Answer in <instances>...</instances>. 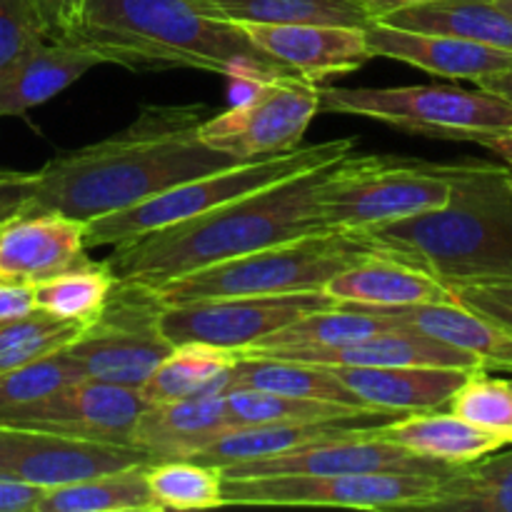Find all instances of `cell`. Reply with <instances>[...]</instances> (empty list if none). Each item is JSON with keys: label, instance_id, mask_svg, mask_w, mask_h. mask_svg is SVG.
Here are the masks:
<instances>
[{"label": "cell", "instance_id": "27", "mask_svg": "<svg viewBox=\"0 0 512 512\" xmlns=\"http://www.w3.org/2000/svg\"><path fill=\"white\" fill-rule=\"evenodd\" d=\"M393 310L408 328L433 335L465 353H473L485 365V370H510L512 373V330L503 325L463 308L455 300L405 305V308Z\"/></svg>", "mask_w": 512, "mask_h": 512}, {"label": "cell", "instance_id": "3", "mask_svg": "<svg viewBox=\"0 0 512 512\" xmlns=\"http://www.w3.org/2000/svg\"><path fill=\"white\" fill-rule=\"evenodd\" d=\"M450 198L440 208L363 230L378 253L450 288L512 278V173L488 160L445 163Z\"/></svg>", "mask_w": 512, "mask_h": 512}, {"label": "cell", "instance_id": "4", "mask_svg": "<svg viewBox=\"0 0 512 512\" xmlns=\"http://www.w3.org/2000/svg\"><path fill=\"white\" fill-rule=\"evenodd\" d=\"M75 38L130 70L190 68L225 78L240 63L283 65L238 23L210 15L200 0H85L83 28Z\"/></svg>", "mask_w": 512, "mask_h": 512}, {"label": "cell", "instance_id": "1", "mask_svg": "<svg viewBox=\"0 0 512 512\" xmlns=\"http://www.w3.org/2000/svg\"><path fill=\"white\" fill-rule=\"evenodd\" d=\"M205 113L210 108L203 103L143 105L138 118L120 133L33 170L25 205L88 223L145 203L185 180L238 165L203 143Z\"/></svg>", "mask_w": 512, "mask_h": 512}, {"label": "cell", "instance_id": "21", "mask_svg": "<svg viewBox=\"0 0 512 512\" xmlns=\"http://www.w3.org/2000/svg\"><path fill=\"white\" fill-rule=\"evenodd\" d=\"M403 320L393 308H365V305L338 303L333 308L313 310L293 320L278 333L258 340L245 348L250 355H273V358L308 360L310 355L338 350L350 343L370 338L375 333L403 328Z\"/></svg>", "mask_w": 512, "mask_h": 512}, {"label": "cell", "instance_id": "45", "mask_svg": "<svg viewBox=\"0 0 512 512\" xmlns=\"http://www.w3.org/2000/svg\"><path fill=\"white\" fill-rule=\"evenodd\" d=\"M43 493L38 485L0 478V512H35Z\"/></svg>", "mask_w": 512, "mask_h": 512}, {"label": "cell", "instance_id": "46", "mask_svg": "<svg viewBox=\"0 0 512 512\" xmlns=\"http://www.w3.org/2000/svg\"><path fill=\"white\" fill-rule=\"evenodd\" d=\"M478 88L488 90V93L498 95V98L508 100L512 105V68L510 70H503V73H495V75H488V78L478 80Z\"/></svg>", "mask_w": 512, "mask_h": 512}, {"label": "cell", "instance_id": "11", "mask_svg": "<svg viewBox=\"0 0 512 512\" xmlns=\"http://www.w3.org/2000/svg\"><path fill=\"white\" fill-rule=\"evenodd\" d=\"M318 110L320 85L283 73L265 80L243 103L208 115L200 125V138L238 163H253L303 145L305 130Z\"/></svg>", "mask_w": 512, "mask_h": 512}, {"label": "cell", "instance_id": "15", "mask_svg": "<svg viewBox=\"0 0 512 512\" xmlns=\"http://www.w3.org/2000/svg\"><path fill=\"white\" fill-rule=\"evenodd\" d=\"M453 465L420 458L400 445L388 443L375 430L345 438L300 445L273 458L220 468L223 478L258 475H345V473H445Z\"/></svg>", "mask_w": 512, "mask_h": 512}, {"label": "cell", "instance_id": "41", "mask_svg": "<svg viewBox=\"0 0 512 512\" xmlns=\"http://www.w3.org/2000/svg\"><path fill=\"white\" fill-rule=\"evenodd\" d=\"M448 290L458 305L512 330V278L458 283Z\"/></svg>", "mask_w": 512, "mask_h": 512}, {"label": "cell", "instance_id": "28", "mask_svg": "<svg viewBox=\"0 0 512 512\" xmlns=\"http://www.w3.org/2000/svg\"><path fill=\"white\" fill-rule=\"evenodd\" d=\"M380 23L418 33H440L512 50V15L495 0H425L380 18Z\"/></svg>", "mask_w": 512, "mask_h": 512}, {"label": "cell", "instance_id": "19", "mask_svg": "<svg viewBox=\"0 0 512 512\" xmlns=\"http://www.w3.org/2000/svg\"><path fill=\"white\" fill-rule=\"evenodd\" d=\"M373 58H390L450 80H478L512 68V50L490 48L473 40L440 33H418L385 25L380 20L365 28Z\"/></svg>", "mask_w": 512, "mask_h": 512}, {"label": "cell", "instance_id": "16", "mask_svg": "<svg viewBox=\"0 0 512 512\" xmlns=\"http://www.w3.org/2000/svg\"><path fill=\"white\" fill-rule=\"evenodd\" d=\"M88 255L85 223L55 210L20 205L0 220V278L38 285Z\"/></svg>", "mask_w": 512, "mask_h": 512}, {"label": "cell", "instance_id": "47", "mask_svg": "<svg viewBox=\"0 0 512 512\" xmlns=\"http://www.w3.org/2000/svg\"><path fill=\"white\" fill-rule=\"evenodd\" d=\"M360 3H363V8L368 10L370 18L380 20V18H385L388 13H393V10L408 8V5L425 3V0H360Z\"/></svg>", "mask_w": 512, "mask_h": 512}, {"label": "cell", "instance_id": "36", "mask_svg": "<svg viewBox=\"0 0 512 512\" xmlns=\"http://www.w3.org/2000/svg\"><path fill=\"white\" fill-rule=\"evenodd\" d=\"M225 413L233 428L240 425H265V423H308V420H333L353 415L368 408H345V405L323 403V400L290 398L265 390L233 388L223 393Z\"/></svg>", "mask_w": 512, "mask_h": 512}, {"label": "cell", "instance_id": "23", "mask_svg": "<svg viewBox=\"0 0 512 512\" xmlns=\"http://www.w3.org/2000/svg\"><path fill=\"white\" fill-rule=\"evenodd\" d=\"M223 395L148 403L133 430V445L153 460L193 458L230 430Z\"/></svg>", "mask_w": 512, "mask_h": 512}, {"label": "cell", "instance_id": "37", "mask_svg": "<svg viewBox=\"0 0 512 512\" xmlns=\"http://www.w3.org/2000/svg\"><path fill=\"white\" fill-rule=\"evenodd\" d=\"M488 373L490 370L485 368L473 370L455 390L448 410L475 428L500 438L505 445H512V383Z\"/></svg>", "mask_w": 512, "mask_h": 512}, {"label": "cell", "instance_id": "9", "mask_svg": "<svg viewBox=\"0 0 512 512\" xmlns=\"http://www.w3.org/2000/svg\"><path fill=\"white\" fill-rule=\"evenodd\" d=\"M165 303L150 285L120 280L103 310L65 345L85 378L140 388L173 343L160 330Z\"/></svg>", "mask_w": 512, "mask_h": 512}, {"label": "cell", "instance_id": "43", "mask_svg": "<svg viewBox=\"0 0 512 512\" xmlns=\"http://www.w3.org/2000/svg\"><path fill=\"white\" fill-rule=\"evenodd\" d=\"M35 310H38V305H35V285L0 278V323L25 318Z\"/></svg>", "mask_w": 512, "mask_h": 512}, {"label": "cell", "instance_id": "25", "mask_svg": "<svg viewBox=\"0 0 512 512\" xmlns=\"http://www.w3.org/2000/svg\"><path fill=\"white\" fill-rule=\"evenodd\" d=\"M305 363L345 365V368H405V365L458 370L485 368L473 353H465L455 345L443 343V340L408 328V325L375 333L370 338L358 340V343L345 345V348L310 355Z\"/></svg>", "mask_w": 512, "mask_h": 512}, {"label": "cell", "instance_id": "44", "mask_svg": "<svg viewBox=\"0 0 512 512\" xmlns=\"http://www.w3.org/2000/svg\"><path fill=\"white\" fill-rule=\"evenodd\" d=\"M30 185H33V173L0 168V220L28 200Z\"/></svg>", "mask_w": 512, "mask_h": 512}, {"label": "cell", "instance_id": "26", "mask_svg": "<svg viewBox=\"0 0 512 512\" xmlns=\"http://www.w3.org/2000/svg\"><path fill=\"white\" fill-rule=\"evenodd\" d=\"M388 443L400 445L420 458L443 465H465L508 445L495 435L475 428L453 410H430V413L400 415L385 428L375 430Z\"/></svg>", "mask_w": 512, "mask_h": 512}, {"label": "cell", "instance_id": "29", "mask_svg": "<svg viewBox=\"0 0 512 512\" xmlns=\"http://www.w3.org/2000/svg\"><path fill=\"white\" fill-rule=\"evenodd\" d=\"M240 353L208 343L173 345L168 358L140 385L145 403L223 395Z\"/></svg>", "mask_w": 512, "mask_h": 512}, {"label": "cell", "instance_id": "12", "mask_svg": "<svg viewBox=\"0 0 512 512\" xmlns=\"http://www.w3.org/2000/svg\"><path fill=\"white\" fill-rule=\"evenodd\" d=\"M333 305L338 303L325 290L165 303L160 313V330L173 345L208 343L243 353L245 348L268 338L270 333H278L293 320Z\"/></svg>", "mask_w": 512, "mask_h": 512}, {"label": "cell", "instance_id": "24", "mask_svg": "<svg viewBox=\"0 0 512 512\" xmlns=\"http://www.w3.org/2000/svg\"><path fill=\"white\" fill-rule=\"evenodd\" d=\"M323 290L335 303L365 308H405L453 300L450 290L433 275L378 250L360 258L343 273L333 275Z\"/></svg>", "mask_w": 512, "mask_h": 512}, {"label": "cell", "instance_id": "6", "mask_svg": "<svg viewBox=\"0 0 512 512\" xmlns=\"http://www.w3.org/2000/svg\"><path fill=\"white\" fill-rule=\"evenodd\" d=\"M353 150L355 138L325 140V143L298 145L290 153L270 155V158L253 160V163L230 165V168L185 180V183L163 190V193L153 195V198L133 205V208L88 220L85 223V248H113V245L153 233L165 225L208 213L218 205L243 198V195L255 193L260 188H268V185L290 178V175L323 168V165L345 158Z\"/></svg>", "mask_w": 512, "mask_h": 512}, {"label": "cell", "instance_id": "14", "mask_svg": "<svg viewBox=\"0 0 512 512\" xmlns=\"http://www.w3.org/2000/svg\"><path fill=\"white\" fill-rule=\"evenodd\" d=\"M150 463L135 445H105L63 438L43 430L0 425V478L38 488H58L90 475Z\"/></svg>", "mask_w": 512, "mask_h": 512}, {"label": "cell", "instance_id": "20", "mask_svg": "<svg viewBox=\"0 0 512 512\" xmlns=\"http://www.w3.org/2000/svg\"><path fill=\"white\" fill-rule=\"evenodd\" d=\"M108 55L83 38L43 40L0 75V118H18L48 103Z\"/></svg>", "mask_w": 512, "mask_h": 512}, {"label": "cell", "instance_id": "40", "mask_svg": "<svg viewBox=\"0 0 512 512\" xmlns=\"http://www.w3.org/2000/svg\"><path fill=\"white\" fill-rule=\"evenodd\" d=\"M43 40L48 33L33 0H0V75Z\"/></svg>", "mask_w": 512, "mask_h": 512}, {"label": "cell", "instance_id": "22", "mask_svg": "<svg viewBox=\"0 0 512 512\" xmlns=\"http://www.w3.org/2000/svg\"><path fill=\"white\" fill-rule=\"evenodd\" d=\"M328 368L338 375L350 393L358 395L363 405L400 415L445 410L455 390L473 373V370L423 368V365H405V368L328 365Z\"/></svg>", "mask_w": 512, "mask_h": 512}, {"label": "cell", "instance_id": "2", "mask_svg": "<svg viewBox=\"0 0 512 512\" xmlns=\"http://www.w3.org/2000/svg\"><path fill=\"white\" fill-rule=\"evenodd\" d=\"M330 165L290 175L208 213L113 245L105 263L115 278L158 285L268 245L328 233L318 195Z\"/></svg>", "mask_w": 512, "mask_h": 512}, {"label": "cell", "instance_id": "33", "mask_svg": "<svg viewBox=\"0 0 512 512\" xmlns=\"http://www.w3.org/2000/svg\"><path fill=\"white\" fill-rule=\"evenodd\" d=\"M200 5L238 25H348L365 30L373 23L360 0H200Z\"/></svg>", "mask_w": 512, "mask_h": 512}, {"label": "cell", "instance_id": "5", "mask_svg": "<svg viewBox=\"0 0 512 512\" xmlns=\"http://www.w3.org/2000/svg\"><path fill=\"white\" fill-rule=\"evenodd\" d=\"M370 253H375V248L363 235L328 230L268 245L150 288L168 305L233 295L305 293L323 290L333 275Z\"/></svg>", "mask_w": 512, "mask_h": 512}, {"label": "cell", "instance_id": "10", "mask_svg": "<svg viewBox=\"0 0 512 512\" xmlns=\"http://www.w3.org/2000/svg\"><path fill=\"white\" fill-rule=\"evenodd\" d=\"M448 473V470H445ZM445 473H345L223 478L225 505L425 510Z\"/></svg>", "mask_w": 512, "mask_h": 512}, {"label": "cell", "instance_id": "8", "mask_svg": "<svg viewBox=\"0 0 512 512\" xmlns=\"http://www.w3.org/2000/svg\"><path fill=\"white\" fill-rule=\"evenodd\" d=\"M320 110L380 120L410 135L480 143L510 133L512 105L483 88L400 85V88H320Z\"/></svg>", "mask_w": 512, "mask_h": 512}, {"label": "cell", "instance_id": "32", "mask_svg": "<svg viewBox=\"0 0 512 512\" xmlns=\"http://www.w3.org/2000/svg\"><path fill=\"white\" fill-rule=\"evenodd\" d=\"M425 510L512 512V450L453 465L440 478Z\"/></svg>", "mask_w": 512, "mask_h": 512}, {"label": "cell", "instance_id": "34", "mask_svg": "<svg viewBox=\"0 0 512 512\" xmlns=\"http://www.w3.org/2000/svg\"><path fill=\"white\" fill-rule=\"evenodd\" d=\"M115 283L118 278L105 260H93L85 255L63 273L40 280L35 285V305L65 323L85 325L103 310Z\"/></svg>", "mask_w": 512, "mask_h": 512}, {"label": "cell", "instance_id": "18", "mask_svg": "<svg viewBox=\"0 0 512 512\" xmlns=\"http://www.w3.org/2000/svg\"><path fill=\"white\" fill-rule=\"evenodd\" d=\"M395 418H400V413L368 408L333 420L240 425V428H230L215 440H210L200 453H195L188 460H198V463L213 465V468H228V465L250 463V460L273 458V455L288 453V450L318 443V440L370 433V430L385 428Z\"/></svg>", "mask_w": 512, "mask_h": 512}, {"label": "cell", "instance_id": "13", "mask_svg": "<svg viewBox=\"0 0 512 512\" xmlns=\"http://www.w3.org/2000/svg\"><path fill=\"white\" fill-rule=\"evenodd\" d=\"M145 398L138 388L78 378L55 393L13 410L0 425L43 430L73 440L105 445H133V430Z\"/></svg>", "mask_w": 512, "mask_h": 512}, {"label": "cell", "instance_id": "39", "mask_svg": "<svg viewBox=\"0 0 512 512\" xmlns=\"http://www.w3.org/2000/svg\"><path fill=\"white\" fill-rule=\"evenodd\" d=\"M80 330H83L80 323H65L43 310L0 323V373H8L40 355L65 348Z\"/></svg>", "mask_w": 512, "mask_h": 512}, {"label": "cell", "instance_id": "38", "mask_svg": "<svg viewBox=\"0 0 512 512\" xmlns=\"http://www.w3.org/2000/svg\"><path fill=\"white\" fill-rule=\"evenodd\" d=\"M78 378H85L83 370L65 348L40 355L8 373H0V418L55 393Z\"/></svg>", "mask_w": 512, "mask_h": 512}, {"label": "cell", "instance_id": "42", "mask_svg": "<svg viewBox=\"0 0 512 512\" xmlns=\"http://www.w3.org/2000/svg\"><path fill=\"white\" fill-rule=\"evenodd\" d=\"M45 33L53 40L75 38L83 28L85 0H33Z\"/></svg>", "mask_w": 512, "mask_h": 512}, {"label": "cell", "instance_id": "48", "mask_svg": "<svg viewBox=\"0 0 512 512\" xmlns=\"http://www.w3.org/2000/svg\"><path fill=\"white\" fill-rule=\"evenodd\" d=\"M478 145L493 150L498 158H503V163L508 165L510 173H512V130L510 133H500V135H490V138H483Z\"/></svg>", "mask_w": 512, "mask_h": 512}, {"label": "cell", "instance_id": "30", "mask_svg": "<svg viewBox=\"0 0 512 512\" xmlns=\"http://www.w3.org/2000/svg\"><path fill=\"white\" fill-rule=\"evenodd\" d=\"M250 388L265 393L290 395V398L323 400V403L345 405V408H368L350 393L328 365L305 363V360L273 358V355L240 353L230 375L228 390Z\"/></svg>", "mask_w": 512, "mask_h": 512}, {"label": "cell", "instance_id": "7", "mask_svg": "<svg viewBox=\"0 0 512 512\" xmlns=\"http://www.w3.org/2000/svg\"><path fill=\"white\" fill-rule=\"evenodd\" d=\"M450 198L445 163L355 155L335 160L318 195L325 228L335 233H363L375 225L440 208Z\"/></svg>", "mask_w": 512, "mask_h": 512}, {"label": "cell", "instance_id": "49", "mask_svg": "<svg viewBox=\"0 0 512 512\" xmlns=\"http://www.w3.org/2000/svg\"><path fill=\"white\" fill-rule=\"evenodd\" d=\"M495 3H498V5H500V8H503V10H505V13H508V15H512V0H495Z\"/></svg>", "mask_w": 512, "mask_h": 512}, {"label": "cell", "instance_id": "35", "mask_svg": "<svg viewBox=\"0 0 512 512\" xmlns=\"http://www.w3.org/2000/svg\"><path fill=\"white\" fill-rule=\"evenodd\" d=\"M155 512L225 508L223 473L198 460H153L145 465Z\"/></svg>", "mask_w": 512, "mask_h": 512}, {"label": "cell", "instance_id": "50", "mask_svg": "<svg viewBox=\"0 0 512 512\" xmlns=\"http://www.w3.org/2000/svg\"><path fill=\"white\" fill-rule=\"evenodd\" d=\"M510 383H512V380H510Z\"/></svg>", "mask_w": 512, "mask_h": 512}, {"label": "cell", "instance_id": "31", "mask_svg": "<svg viewBox=\"0 0 512 512\" xmlns=\"http://www.w3.org/2000/svg\"><path fill=\"white\" fill-rule=\"evenodd\" d=\"M145 465L135 463L48 488L35 512H155Z\"/></svg>", "mask_w": 512, "mask_h": 512}, {"label": "cell", "instance_id": "17", "mask_svg": "<svg viewBox=\"0 0 512 512\" xmlns=\"http://www.w3.org/2000/svg\"><path fill=\"white\" fill-rule=\"evenodd\" d=\"M268 58L278 60L300 78L320 85L355 73L370 55L363 28L348 25H240Z\"/></svg>", "mask_w": 512, "mask_h": 512}]
</instances>
